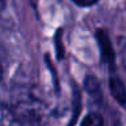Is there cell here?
I'll return each instance as SVG.
<instances>
[{"label": "cell", "instance_id": "obj_1", "mask_svg": "<svg viewBox=\"0 0 126 126\" xmlns=\"http://www.w3.org/2000/svg\"><path fill=\"white\" fill-rule=\"evenodd\" d=\"M11 109L25 126H41L47 117L46 104L31 90L20 88L15 94Z\"/></svg>", "mask_w": 126, "mask_h": 126}, {"label": "cell", "instance_id": "obj_2", "mask_svg": "<svg viewBox=\"0 0 126 126\" xmlns=\"http://www.w3.org/2000/svg\"><path fill=\"white\" fill-rule=\"evenodd\" d=\"M96 41H98L99 49H100L102 61L109 66L110 72H115V60H117L115 58V52L106 31L104 30L96 31Z\"/></svg>", "mask_w": 126, "mask_h": 126}, {"label": "cell", "instance_id": "obj_3", "mask_svg": "<svg viewBox=\"0 0 126 126\" xmlns=\"http://www.w3.org/2000/svg\"><path fill=\"white\" fill-rule=\"evenodd\" d=\"M109 88L111 92L112 98L118 102V104L126 110V88L123 81L115 72H110V79H109Z\"/></svg>", "mask_w": 126, "mask_h": 126}, {"label": "cell", "instance_id": "obj_4", "mask_svg": "<svg viewBox=\"0 0 126 126\" xmlns=\"http://www.w3.org/2000/svg\"><path fill=\"white\" fill-rule=\"evenodd\" d=\"M117 54L123 72L126 75V37H118L117 39Z\"/></svg>", "mask_w": 126, "mask_h": 126}, {"label": "cell", "instance_id": "obj_5", "mask_svg": "<svg viewBox=\"0 0 126 126\" xmlns=\"http://www.w3.org/2000/svg\"><path fill=\"white\" fill-rule=\"evenodd\" d=\"M103 118L99 112H90L84 117L80 126H103Z\"/></svg>", "mask_w": 126, "mask_h": 126}, {"label": "cell", "instance_id": "obj_6", "mask_svg": "<svg viewBox=\"0 0 126 126\" xmlns=\"http://www.w3.org/2000/svg\"><path fill=\"white\" fill-rule=\"evenodd\" d=\"M85 90L88 91L90 95H92L94 98H100V87H99L98 80L94 76H88L85 79Z\"/></svg>", "mask_w": 126, "mask_h": 126}, {"label": "cell", "instance_id": "obj_7", "mask_svg": "<svg viewBox=\"0 0 126 126\" xmlns=\"http://www.w3.org/2000/svg\"><path fill=\"white\" fill-rule=\"evenodd\" d=\"M72 1L80 7H90V6H94L98 0H72Z\"/></svg>", "mask_w": 126, "mask_h": 126}, {"label": "cell", "instance_id": "obj_8", "mask_svg": "<svg viewBox=\"0 0 126 126\" xmlns=\"http://www.w3.org/2000/svg\"><path fill=\"white\" fill-rule=\"evenodd\" d=\"M3 79V68H1V64H0V80Z\"/></svg>", "mask_w": 126, "mask_h": 126}]
</instances>
